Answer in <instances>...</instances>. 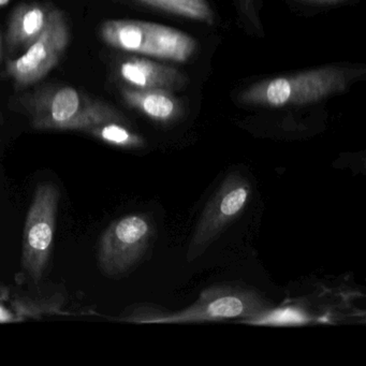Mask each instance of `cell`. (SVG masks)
Returning <instances> with one entry per match:
<instances>
[{
    "mask_svg": "<svg viewBox=\"0 0 366 366\" xmlns=\"http://www.w3.org/2000/svg\"><path fill=\"white\" fill-rule=\"evenodd\" d=\"M269 307L267 302L256 291L222 285L205 289L192 305L181 312L164 314L154 308L140 306L124 314L119 320L132 323L202 322L247 318Z\"/></svg>",
    "mask_w": 366,
    "mask_h": 366,
    "instance_id": "6da1fadb",
    "label": "cell"
},
{
    "mask_svg": "<svg viewBox=\"0 0 366 366\" xmlns=\"http://www.w3.org/2000/svg\"><path fill=\"white\" fill-rule=\"evenodd\" d=\"M31 125L39 130L85 132L107 123H119L114 109L72 87L44 92L29 102Z\"/></svg>",
    "mask_w": 366,
    "mask_h": 366,
    "instance_id": "7a4b0ae2",
    "label": "cell"
},
{
    "mask_svg": "<svg viewBox=\"0 0 366 366\" xmlns=\"http://www.w3.org/2000/svg\"><path fill=\"white\" fill-rule=\"evenodd\" d=\"M61 192L56 184H39L25 218L21 265L34 284L46 275L54 246Z\"/></svg>",
    "mask_w": 366,
    "mask_h": 366,
    "instance_id": "3957f363",
    "label": "cell"
},
{
    "mask_svg": "<svg viewBox=\"0 0 366 366\" xmlns=\"http://www.w3.org/2000/svg\"><path fill=\"white\" fill-rule=\"evenodd\" d=\"M155 234L153 222L145 214H129L111 222L98 245V265L108 277L129 274L147 254Z\"/></svg>",
    "mask_w": 366,
    "mask_h": 366,
    "instance_id": "277c9868",
    "label": "cell"
},
{
    "mask_svg": "<svg viewBox=\"0 0 366 366\" xmlns=\"http://www.w3.org/2000/svg\"><path fill=\"white\" fill-rule=\"evenodd\" d=\"M249 182L239 171L227 175L211 197L197 224L187 252V260L198 258L245 209L249 199Z\"/></svg>",
    "mask_w": 366,
    "mask_h": 366,
    "instance_id": "5b68a950",
    "label": "cell"
},
{
    "mask_svg": "<svg viewBox=\"0 0 366 366\" xmlns=\"http://www.w3.org/2000/svg\"><path fill=\"white\" fill-rule=\"evenodd\" d=\"M69 39L65 16L59 10L51 8L44 33L29 46L24 55L8 63V74L19 86H27L42 80L57 65Z\"/></svg>",
    "mask_w": 366,
    "mask_h": 366,
    "instance_id": "8992f818",
    "label": "cell"
},
{
    "mask_svg": "<svg viewBox=\"0 0 366 366\" xmlns=\"http://www.w3.org/2000/svg\"><path fill=\"white\" fill-rule=\"evenodd\" d=\"M65 297L61 293L31 297L14 293L0 285V323L39 320L46 316L63 314Z\"/></svg>",
    "mask_w": 366,
    "mask_h": 366,
    "instance_id": "52a82bcc",
    "label": "cell"
},
{
    "mask_svg": "<svg viewBox=\"0 0 366 366\" xmlns=\"http://www.w3.org/2000/svg\"><path fill=\"white\" fill-rule=\"evenodd\" d=\"M51 8L31 4L16 8L11 16L7 33L9 48L29 46L46 29Z\"/></svg>",
    "mask_w": 366,
    "mask_h": 366,
    "instance_id": "ba28073f",
    "label": "cell"
},
{
    "mask_svg": "<svg viewBox=\"0 0 366 366\" xmlns=\"http://www.w3.org/2000/svg\"><path fill=\"white\" fill-rule=\"evenodd\" d=\"M155 31L151 26L125 21H110L102 27L104 41L114 48L151 53Z\"/></svg>",
    "mask_w": 366,
    "mask_h": 366,
    "instance_id": "9c48e42d",
    "label": "cell"
},
{
    "mask_svg": "<svg viewBox=\"0 0 366 366\" xmlns=\"http://www.w3.org/2000/svg\"><path fill=\"white\" fill-rule=\"evenodd\" d=\"M310 314L297 307V306H286V307L276 308V310H262L254 316L242 319L241 322L248 325H272V327H295V325H304L310 322Z\"/></svg>",
    "mask_w": 366,
    "mask_h": 366,
    "instance_id": "30bf717a",
    "label": "cell"
},
{
    "mask_svg": "<svg viewBox=\"0 0 366 366\" xmlns=\"http://www.w3.org/2000/svg\"><path fill=\"white\" fill-rule=\"evenodd\" d=\"M87 134L95 137L98 140L108 144L119 147H138L141 145V139L136 134L128 132L125 127L117 123H107L96 126L87 130Z\"/></svg>",
    "mask_w": 366,
    "mask_h": 366,
    "instance_id": "8fae6325",
    "label": "cell"
},
{
    "mask_svg": "<svg viewBox=\"0 0 366 366\" xmlns=\"http://www.w3.org/2000/svg\"><path fill=\"white\" fill-rule=\"evenodd\" d=\"M127 97L129 98V102L132 104H140L141 108L147 114L158 119L168 117L173 111L172 102L164 96L153 94L143 98L136 94H128Z\"/></svg>",
    "mask_w": 366,
    "mask_h": 366,
    "instance_id": "7c38bea8",
    "label": "cell"
},
{
    "mask_svg": "<svg viewBox=\"0 0 366 366\" xmlns=\"http://www.w3.org/2000/svg\"><path fill=\"white\" fill-rule=\"evenodd\" d=\"M121 72L128 82L139 86H145L151 74V69L147 64L141 61H128L122 66Z\"/></svg>",
    "mask_w": 366,
    "mask_h": 366,
    "instance_id": "4fadbf2b",
    "label": "cell"
},
{
    "mask_svg": "<svg viewBox=\"0 0 366 366\" xmlns=\"http://www.w3.org/2000/svg\"><path fill=\"white\" fill-rule=\"evenodd\" d=\"M291 86L288 81L284 79L274 81L267 89V96L269 102L275 106L284 104L290 97Z\"/></svg>",
    "mask_w": 366,
    "mask_h": 366,
    "instance_id": "5bb4252c",
    "label": "cell"
},
{
    "mask_svg": "<svg viewBox=\"0 0 366 366\" xmlns=\"http://www.w3.org/2000/svg\"><path fill=\"white\" fill-rule=\"evenodd\" d=\"M9 1L10 0H0V7L7 5V4H9Z\"/></svg>",
    "mask_w": 366,
    "mask_h": 366,
    "instance_id": "9a60e30c",
    "label": "cell"
},
{
    "mask_svg": "<svg viewBox=\"0 0 366 366\" xmlns=\"http://www.w3.org/2000/svg\"><path fill=\"white\" fill-rule=\"evenodd\" d=\"M3 57V53H1V37H0V59Z\"/></svg>",
    "mask_w": 366,
    "mask_h": 366,
    "instance_id": "2e32d148",
    "label": "cell"
},
{
    "mask_svg": "<svg viewBox=\"0 0 366 366\" xmlns=\"http://www.w3.org/2000/svg\"><path fill=\"white\" fill-rule=\"evenodd\" d=\"M147 1H156V0H147Z\"/></svg>",
    "mask_w": 366,
    "mask_h": 366,
    "instance_id": "e0dca14e",
    "label": "cell"
}]
</instances>
